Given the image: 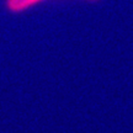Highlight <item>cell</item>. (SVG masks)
I'll return each instance as SVG.
<instances>
[{"mask_svg":"<svg viewBox=\"0 0 133 133\" xmlns=\"http://www.w3.org/2000/svg\"><path fill=\"white\" fill-rule=\"evenodd\" d=\"M38 0H8V5L11 10L14 11H17V10H21L24 8H27L29 5L36 3Z\"/></svg>","mask_w":133,"mask_h":133,"instance_id":"obj_1","label":"cell"}]
</instances>
